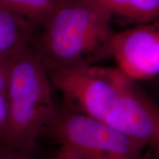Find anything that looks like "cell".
<instances>
[{
	"mask_svg": "<svg viewBox=\"0 0 159 159\" xmlns=\"http://www.w3.org/2000/svg\"><path fill=\"white\" fill-rule=\"evenodd\" d=\"M69 108L104 122L146 145L156 144L159 107L138 81L118 67L97 65L47 70Z\"/></svg>",
	"mask_w": 159,
	"mask_h": 159,
	"instance_id": "1",
	"label": "cell"
},
{
	"mask_svg": "<svg viewBox=\"0 0 159 159\" xmlns=\"http://www.w3.org/2000/svg\"><path fill=\"white\" fill-rule=\"evenodd\" d=\"M112 19L91 0H63L30 44L46 70L95 65L109 57Z\"/></svg>",
	"mask_w": 159,
	"mask_h": 159,
	"instance_id": "2",
	"label": "cell"
},
{
	"mask_svg": "<svg viewBox=\"0 0 159 159\" xmlns=\"http://www.w3.org/2000/svg\"><path fill=\"white\" fill-rule=\"evenodd\" d=\"M52 88L44 66L30 43L11 55L6 91L8 122L0 145L37 146L57 108Z\"/></svg>",
	"mask_w": 159,
	"mask_h": 159,
	"instance_id": "3",
	"label": "cell"
},
{
	"mask_svg": "<svg viewBox=\"0 0 159 159\" xmlns=\"http://www.w3.org/2000/svg\"><path fill=\"white\" fill-rule=\"evenodd\" d=\"M43 137L87 159H144L142 152L147 146L63 102L57 105Z\"/></svg>",
	"mask_w": 159,
	"mask_h": 159,
	"instance_id": "4",
	"label": "cell"
},
{
	"mask_svg": "<svg viewBox=\"0 0 159 159\" xmlns=\"http://www.w3.org/2000/svg\"><path fill=\"white\" fill-rule=\"evenodd\" d=\"M108 57L136 80L159 76V21L139 24L114 33Z\"/></svg>",
	"mask_w": 159,
	"mask_h": 159,
	"instance_id": "5",
	"label": "cell"
},
{
	"mask_svg": "<svg viewBox=\"0 0 159 159\" xmlns=\"http://www.w3.org/2000/svg\"><path fill=\"white\" fill-rule=\"evenodd\" d=\"M36 30L0 3V59L30 43Z\"/></svg>",
	"mask_w": 159,
	"mask_h": 159,
	"instance_id": "6",
	"label": "cell"
},
{
	"mask_svg": "<svg viewBox=\"0 0 159 159\" xmlns=\"http://www.w3.org/2000/svg\"><path fill=\"white\" fill-rule=\"evenodd\" d=\"M114 17L139 24L159 21V0H91Z\"/></svg>",
	"mask_w": 159,
	"mask_h": 159,
	"instance_id": "7",
	"label": "cell"
},
{
	"mask_svg": "<svg viewBox=\"0 0 159 159\" xmlns=\"http://www.w3.org/2000/svg\"><path fill=\"white\" fill-rule=\"evenodd\" d=\"M63 0H0V3L36 30Z\"/></svg>",
	"mask_w": 159,
	"mask_h": 159,
	"instance_id": "8",
	"label": "cell"
},
{
	"mask_svg": "<svg viewBox=\"0 0 159 159\" xmlns=\"http://www.w3.org/2000/svg\"><path fill=\"white\" fill-rule=\"evenodd\" d=\"M0 159H46L39 153L37 146L17 148L0 145ZM51 159V158H49Z\"/></svg>",
	"mask_w": 159,
	"mask_h": 159,
	"instance_id": "9",
	"label": "cell"
},
{
	"mask_svg": "<svg viewBox=\"0 0 159 159\" xmlns=\"http://www.w3.org/2000/svg\"><path fill=\"white\" fill-rule=\"evenodd\" d=\"M8 122V106L6 93L0 94V141L2 139Z\"/></svg>",
	"mask_w": 159,
	"mask_h": 159,
	"instance_id": "10",
	"label": "cell"
},
{
	"mask_svg": "<svg viewBox=\"0 0 159 159\" xmlns=\"http://www.w3.org/2000/svg\"><path fill=\"white\" fill-rule=\"evenodd\" d=\"M11 57L0 59V94L6 93L7 91Z\"/></svg>",
	"mask_w": 159,
	"mask_h": 159,
	"instance_id": "11",
	"label": "cell"
},
{
	"mask_svg": "<svg viewBox=\"0 0 159 159\" xmlns=\"http://www.w3.org/2000/svg\"><path fill=\"white\" fill-rule=\"evenodd\" d=\"M51 159H87L78 152L71 150V149L65 148V147H59V149L55 152V156Z\"/></svg>",
	"mask_w": 159,
	"mask_h": 159,
	"instance_id": "12",
	"label": "cell"
},
{
	"mask_svg": "<svg viewBox=\"0 0 159 159\" xmlns=\"http://www.w3.org/2000/svg\"><path fill=\"white\" fill-rule=\"evenodd\" d=\"M157 144V145H158L159 146V133H158V138H157V140H156V144Z\"/></svg>",
	"mask_w": 159,
	"mask_h": 159,
	"instance_id": "13",
	"label": "cell"
},
{
	"mask_svg": "<svg viewBox=\"0 0 159 159\" xmlns=\"http://www.w3.org/2000/svg\"></svg>",
	"mask_w": 159,
	"mask_h": 159,
	"instance_id": "14",
	"label": "cell"
}]
</instances>
